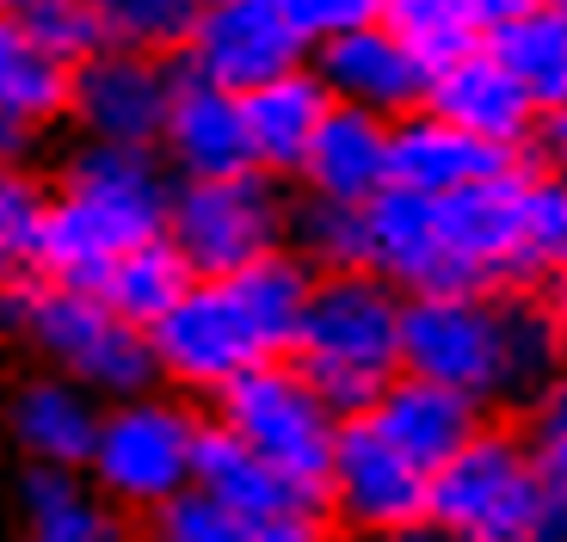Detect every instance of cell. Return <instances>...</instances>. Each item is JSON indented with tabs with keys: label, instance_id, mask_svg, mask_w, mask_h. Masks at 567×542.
Here are the masks:
<instances>
[{
	"label": "cell",
	"instance_id": "6da1fadb",
	"mask_svg": "<svg viewBox=\"0 0 567 542\" xmlns=\"http://www.w3.org/2000/svg\"><path fill=\"white\" fill-rule=\"evenodd\" d=\"M364 271L420 290H549L567 271V179L512 160L451 198L383 186L364 204Z\"/></svg>",
	"mask_w": 567,
	"mask_h": 542
},
{
	"label": "cell",
	"instance_id": "7a4b0ae2",
	"mask_svg": "<svg viewBox=\"0 0 567 542\" xmlns=\"http://www.w3.org/2000/svg\"><path fill=\"white\" fill-rule=\"evenodd\" d=\"M401 376H425L475 407H530L567 376V327L537 290H420L401 302Z\"/></svg>",
	"mask_w": 567,
	"mask_h": 542
},
{
	"label": "cell",
	"instance_id": "3957f363",
	"mask_svg": "<svg viewBox=\"0 0 567 542\" xmlns=\"http://www.w3.org/2000/svg\"><path fill=\"white\" fill-rule=\"evenodd\" d=\"M173 173L155 148L74 143L50 179V222H43L38 278L74 290H100L117 253L167 234Z\"/></svg>",
	"mask_w": 567,
	"mask_h": 542
},
{
	"label": "cell",
	"instance_id": "277c9868",
	"mask_svg": "<svg viewBox=\"0 0 567 542\" xmlns=\"http://www.w3.org/2000/svg\"><path fill=\"white\" fill-rule=\"evenodd\" d=\"M401 290L377 271H321L290 364L340 419L370 414L401 376Z\"/></svg>",
	"mask_w": 567,
	"mask_h": 542
},
{
	"label": "cell",
	"instance_id": "5b68a950",
	"mask_svg": "<svg viewBox=\"0 0 567 542\" xmlns=\"http://www.w3.org/2000/svg\"><path fill=\"white\" fill-rule=\"evenodd\" d=\"M19 340L43 357V371L74 376L100 400H130L161 388L148 327H130L100 290L31 278L19 284Z\"/></svg>",
	"mask_w": 567,
	"mask_h": 542
},
{
	"label": "cell",
	"instance_id": "8992f818",
	"mask_svg": "<svg viewBox=\"0 0 567 542\" xmlns=\"http://www.w3.org/2000/svg\"><path fill=\"white\" fill-rule=\"evenodd\" d=\"M432 524L463 542H537L549 487L530 457L525 419H482V431L432 469Z\"/></svg>",
	"mask_w": 567,
	"mask_h": 542
},
{
	"label": "cell",
	"instance_id": "52a82bcc",
	"mask_svg": "<svg viewBox=\"0 0 567 542\" xmlns=\"http://www.w3.org/2000/svg\"><path fill=\"white\" fill-rule=\"evenodd\" d=\"M204 414L173 388H148L130 400H105L100 438L86 457V481L100 487L117 512L155 518L167 500H179L198 469Z\"/></svg>",
	"mask_w": 567,
	"mask_h": 542
},
{
	"label": "cell",
	"instance_id": "ba28073f",
	"mask_svg": "<svg viewBox=\"0 0 567 542\" xmlns=\"http://www.w3.org/2000/svg\"><path fill=\"white\" fill-rule=\"evenodd\" d=\"M290 198L297 191L259 167L228 179H173L167 241L198 278H235L241 265L290 247Z\"/></svg>",
	"mask_w": 567,
	"mask_h": 542
},
{
	"label": "cell",
	"instance_id": "9c48e42d",
	"mask_svg": "<svg viewBox=\"0 0 567 542\" xmlns=\"http://www.w3.org/2000/svg\"><path fill=\"white\" fill-rule=\"evenodd\" d=\"M210 419L235 431L247 450H259L271 469L327 493V469H333V444H340L346 419L315 395V383L290 357H266V364L241 371L210 400Z\"/></svg>",
	"mask_w": 567,
	"mask_h": 542
},
{
	"label": "cell",
	"instance_id": "30bf717a",
	"mask_svg": "<svg viewBox=\"0 0 567 542\" xmlns=\"http://www.w3.org/2000/svg\"><path fill=\"white\" fill-rule=\"evenodd\" d=\"M148 345H155L161 388H173L185 400H216L241 371L271 357L259 327L247 321V309L228 290V278H198L148 327Z\"/></svg>",
	"mask_w": 567,
	"mask_h": 542
},
{
	"label": "cell",
	"instance_id": "8fae6325",
	"mask_svg": "<svg viewBox=\"0 0 567 542\" xmlns=\"http://www.w3.org/2000/svg\"><path fill=\"white\" fill-rule=\"evenodd\" d=\"M192 487L210 493L223 512H235L254 542H321L327 536V493L297 475L271 469L259 450H247L228 426H216L204 414V431H198V469H192Z\"/></svg>",
	"mask_w": 567,
	"mask_h": 542
},
{
	"label": "cell",
	"instance_id": "7c38bea8",
	"mask_svg": "<svg viewBox=\"0 0 567 542\" xmlns=\"http://www.w3.org/2000/svg\"><path fill=\"white\" fill-rule=\"evenodd\" d=\"M327 518L358 542L425 524L432 518V469H420L401 444H389L370 414L346 419L340 444H333V469H327Z\"/></svg>",
	"mask_w": 567,
	"mask_h": 542
},
{
	"label": "cell",
	"instance_id": "4fadbf2b",
	"mask_svg": "<svg viewBox=\"0 0 567 542\" xmlns=\"http://www.w3.org/2000/svg\"><path fill=\"white\" fill-rule=\"evenodd\" d=\"M309 56L315 50L290 25L284 0H210V7H198V25L179 50V69L228 86V93H254V86L302 69Z\"/></svg>",
	"mask_w": 567,
	"mask_h": 542
},
{
	"label": "cell",
	"instance_id": "5bb4252c",
	"mask_svg": "<svg viewBox=\"0 0 567 542\" xmlns=\"http://www.w3.org/2000/svg\"><path fill=\"white\" fill-rule=\"evenodd\" d=\"M179 56H148V50H112L86 56L74 69V105L69 124L81 143H117V148H155L167 124Z\"/></svg>",
	"mask_w": 567,
	"mask_h": 542
},
{
	"label": "cell",
	"instance_id": "9a60e30c",
	"mask_svg": "<svg viewBox=\"0 0 567 542\" xmlns=\"http://www.w3.org/2000/svg\"><path fill=\"white\" fill-rule=\"evenodd\" d=\"M309 69L327 81L333 105H358V112L389 117V124L420 112L425 93H432V69L389 25H364V31L333 38V43H315Z\"/></svg>",
	"mask_w": 567,
	"mask_h": 542
},
{
	"label": "cell",
	"instance_id": "2e32d148",
	"mask_svg": "<svg viewBox=\"0 0 567 542\" xmlns=\"http://www.w3.org/2000/svg\"><path fill=\"white\" fill-rule=\"evenodd\" d=\"M155 155L173 179H228V173H247L254 167V148H247L241 93H228V86L198 81V74L179 69Z\"/></svg>",
	"mask_w": 567,
	"mask_h": 542
},
{
	"label": "cell",
	"instance_id": "e0dca14e",
	"mask_svg": "<svg viewBox=\"0 0 567 542\" xmlns=\"http://www.w3.org/2000/svg\"><path fill=\"white\" fill-rule=\"evenodd\" d=\"M512 160H525V155H512V148L487 143V136H468L463 124L425 112V105L389 124V186L420 191V198L468 191L482 179H494V173H506Z\"/></svg>",
	"mask_w": 567,
	"mask_h": 542
},
{
	"label": "cell",
	"instance_id": "ac0fdd59",
	"mask_svg": "<svg viewBox=\"0 0 567 542\" xmlns=\"http://www.w3.org/2000/svg\"><path fill=\"white\" fill-rule=\"evenodd\" d=\"M100 419H105V400L56 371L25 376L7 395V438L38 469H86L93 438H100Z\"/></svg>",
	"mask_w": 567,
	"mask_h": 542
},
{
	"label": "cell",
	"instance_id": "d6986e66",
	"mask_svg": "<svg viewBox=\"0 0 567 542\" xmlns=\"http://www.w3.org/2000/svg\"><path fill=\"white\" fill-rule=\"evenodd\" d=\"M425 112L451 117L468 136H487V143L512 148V155H530V136H537V117H543L537 100L487 56V43L456 62H444V69H432Z\"/></svg>",
	"mask_w": 567,
	"mask_h": 542
},
{
	"label": "cell",
	"instance_id": "ffe728a7",
	"mask_svg": "<svg viewBox=\"0 0 567 542\" xmlns=\"http://www.w3.org/2000/svg\"><path fill=\"white\" fill-rule=\"evenodd\" d=\"M327 112H333V93L327 81L302 62V69L278 74V81L241 93V117H247V148H254V167L271 179H297L302 160H309L315 136H321Z\"/></svg>",
	"mask_w": 567,
	"mask_h": 542
},
{
	"label": "cell",
	"instance_id": "44dd1931",
	"mask_svg": "<svg viewBox=\"0 0 567 542\" xmlns=\"http://www.w3.org/2000/svg\"><path fill=\"white\" fill-rule=\"evenodd\" d=\"M383 186H389V117H370L358 105H333L302 173L290 179V191L333 198V204H370Z\"/></svg>",
	"mask_w": 567,
	"mask_h": 542
},
{
	"label": "cell",
	"instance_id": "7402d4cb",
	"mask_svg": "<svg viewBox=\"0 0 567 542\" xmlns=\"http://www.w3.org/2000/svg\"><path fill=\"white\" fill-rule=\"evenodd\" d=\"M370 419H377V431H383L389 444H401L420 469H439L444 457H456V450L482 431L487 407H475L468 395H456V388H444V383H425V376H395V383L383 388V400L370 407Z\"/></svg>",
	"mask_w": 567,
	"mask_h": 542
},
{
	"label": "cell",
	"instance_id": "603a6c76",
	"mask_svg": "<svg viewBox=\"0 0 567 542\" xmlns=\"http://www.w3.org/2000/svg\"><path fill=\"white\" fill-rule=\"evenodd\" d=\"M69 105H74V62L43 50L19 13H0V117L50 136L56 124H69Z\"/></svg>",
	"mask_w": 567,
	"mask_h": 542
},
{
	"label": "cell",
	"instance_id": "cb8c5ba5",
	"mask_svg": "<svg viewBox=\"0 0 567 542\" xmlns=\"http://www.w3.org/2000/svg\"><path fill=\"white\" fill-rule=\"evenodd\" d=\"M31 542H124V512L81 469H38L19 481Z\"/></svg>",
	"mask_w": 567,
	"mask_h": 542
},
{
	"label": "cell",
	"instance_id": "d4e9b609",
	"mask_svg": "<svg viewBox=\"0 0 567 542\" xmlns=\"http://www.w3.org/2000/svg\"><path fill=\"white\" fill-rule=\"evenodd\" d=\"M487 56L537 100V112L567 105V19H561V7H512L487 31Z\"/></svg>",
	"mask_w": 567,
	"mask_h": 542
},
{
	"label": "cell",
	"instance_id": "484cf974",
	"mask_svg": "<svg viewBox=\"0 0 567 542\" xmlns=\"http://www.w3.org/2000/svg\"><path fill=\"white\" fill-rule=\"evenodd\" d=\"M315 284H321V271H315L297 247H278V253L254 259V265H241L228 278V290H235V302L247 309V321L259 327V340H266L271 357H290Z\"/></svg>",
	"mask_w": 567,
	"mask_h": 542
},
{
	"label": "cell",
	"instance_id": "4316f807",
	"mask_svg": "<svg viewBox=\"0 0 567 542\" xmlns=\"http://www.w3.org/2000/svg\"><path fill=\"white\" fill-rule=\"evenodd\" d=\"M518 0H389L383 25L408 43L425 69H444V62L482 50L487 31L512 13Z\"/></svg>",
	"mask_w": 567,
	"mask_h": 542
},
{
	"label": "cell",
	"instance_id": "83f0119b",
	"mask_svg": "<svg viewBox=\"0 0 567 542\" xmlns=\"http://www.w3.org/2000/svg\"><path fill=\"white\" fill-rule=\"evenodd\" d=\"M192 284H198V271L185 265V253L167 234H155V241H142L112 259V271L100 278V296L124 314L130 327H155Z\"/></svg>",
	"mask_w": 567,
	"mask_h": 542
},
{
	"label": "cell",
	"instance_id": "f1b7e54d",
	"mask_svg": "<svg viewBox=\"0 0 567 542\" xmlns=\"http://www.w3.org/2000/svg\"><path fill=\"white\" fill-rule=\"evenodd\" d=\"M50 222V179L31 167H0V284H31Z\"/></svg>",
	"mask_w": 567,
	"mask_h": 542
},
{
	"label": "cell",
	"instance_id": "f546056e",
	"mask_svg": "<svg viewBox=\"0 0 567 542\" xmlns=\"http://www.w3.org/2000/svg\"><path fill=\"white\" fill-rule=\"evenodd\" d=\"M290 247L315 271H364V204L333 198H290Z\"/></svg>",
	"mask_w": 567,
	"mask_h": 542
},
{
	"label": "cell",
	"instance_id": "4dcf8cb0",
	"mask_svg": "<svg viewBox=\"0 0 567 542\" xmlns=\"http://www.w3.org/2000/svg\"><path fill=\"white\" fill-rule=\"evenodd\" d=\"M86 13L100 19L112 50L179 56L192 25H198V0H86Z\"/></svg>",
	"mask_w": 567,
	"mask_h": 542
},
{
	"label": "cell",
	"instance_id": "1f68e13d",
	"mask_svg": "<svg viewBox=\"0 0 567 542\" xmlns=\"http://www.w3.org/2000/svg\"><path fill=\"white\" fill-rule=\"evenodd\" d=\"M13 13L31 25V38H38L43 50H56V56L74 62V69L105 50V31H100V19L86 13V0H25V7H13Z\"/></svg>",
	"mask_w": 567,
	"mask_h": 542
},
{
	"label": "cell",
	"instance_id": "d6a6232c",
	"mask_svg": "<svg viewBox=\"0 0 567 542\" xmlns=\"http://www.w3.org/2000/svg\"><path fill=\"white\" fill-rule=\"evenodd\" d=\"M525 438H530V457H537V475L549 487V500L567 505V376H555L525 407Z\"/></svg>",
	"mask_w": 567,
	"mask_h": 542
},
{
	"label": "cell",
	"instance_id": "836d02e7",
	"mask_svg": "<svg viewBox=\"0 0 567 542\" xmlns=\"http://www.w3.org/2000/svg\"><path fill=\"white\" fill-rule=\"evenodd\" d=\"M148 542H254V530H247L235 512H223L210 493L185 487L179 500H167L155 518H148Z\"/></svg>",
	"mask_w": 567,
	"mask_h": 542
},
{
	"label": "cell",
	"instance_id": "e575fe53",
	"mask_svg": "<svg viewBox=\"0 0 567 542\" xmlns=\"http://www.w3.org/2000/svg\"><path fill=\"white\" fill-rule=\"evenodd\" d=\"M290 25L302 31V43H333L346 31H364V25H383L389 0H284Z\"/></svg>",
	"mask_w": 567,
	"mask_h": 542
},
{
	"label": "cell",
	"instance_id": "d590c367",
	"mask_svg": "<svg viewBox=\"0 0 567 542\" xmlns=\"http://www.w3.org/2000/svg\"><path fill=\"white\" fill-rule=\"evenodd\" d=\"M530 167L555 173V179H567V105H549V112L537 117V136H530Z\"/></svg>",
	"mask_w": 567,
	"mask_h": 542
},
{
	"label": "cell",
	"instance_id": "8d00e7d4",
	"mask_svg": "<svg viewBox=\"0 0 567 542\" xmlns=\"http://www.w3.org/2000/svg\"><path fill=\"white\" fill-rule=\"evenodd\" d=\"M38 129L13 124V117H0V167H31V155H38Z\"/></svg>",
	"mask_w": 567,
	"mask_h": 542
},
{
	"label": "cell",
	"instance_id": "74e56055",
	"mask_svg": "<svg viewBox=\"0 0 567 542\" xmlns=\"http://www.w3.org/2000/svg\"><path fill=\"white\" fill-rule=\"evenodd\" d=\"M377 542H463V536H451V530H444V524H432V518H425V524L389 530V536H377Z\"/></svg>",
	"mask_w": 567,
	"mask_h": 542
},
{
	"label": "cell",
	"instance_id": "f35d334b",
	"mask_svg": "<svg viewBox=\"0 0 567 542\" xmlns=\"http://www.w3.org/2000/svg\"><path fill=\"white\" fill-rule=\"evenodd\" d=\"M0 333H19V284H0Z\"/></svg>",
	"mask_w": 567,
	"mask_h": 542
},
{
	"label": "cell",
	"instance_id": "ab89813d",
	"mask_svg": "<svg viewBox=\"0 0 567 542\" xmlns=\"http://www.w3.org/2000/svg\"><path fill=\"white\" fill-rule=\"evenodd\" d=\"M543 296H549V302H555V314H561V327H567V271H561V278H555V284H549V290H543Z\"/></svg>",
	"mask_w": 567,
	"mask_h": 542
},
{
	"label": "cell",
	"instance_id": "60d3db41",
	"mask_svg": "<svg viewBox=\"0 0 567 542\" xmlns=\"http://www.w3.org/2000/svg\"><path fill=\"white\" fill-rule=\"evenodd\" d=\"M518 7H567V0H518Z\"/></svg>",
	"mask_w": 567,
	"mask_h": 542
},
{
	"label": "cell",
	"instance_id": "b9f144b4",
	"mask_svg": "<svg viewBox=\"0 0 567 542\" xmlns=\"http://www.w3.org/2000/svg\"><path fill=\"white\" fill-rule=\"evenodd\" d=\"M13 7H25V0H0V13H13Z\"/></svg>",
	"mask_w": 567,
	"mask_h": 542
},
{
	"label": "cell",
	"instance_id": "7bdbcfd3",
	"mask_svg": "<svg viewBox=\"0 0 567 542\" xmlns=\"http://www.w3.org/2000/svg\"><path fill=\"white\" fill-rule=\"evenodd\" d=\"M198 7H210V0H198Z\"/></svg>",
	"mask_w": 567,
	"mask_h": 542
},
{
	"label": "cell",
	"instance_id": "ee69618b",
	"mask_svg": "<svg viewBox=\"0 0 567 542\" xmlns=\"http://www.w3.org/2000/svg\"><path fill=\"white\" fill-rule=\"evenodd\" d=\"M561 19H567V7H561Z\"/></svg>",
	"mask_w": 567,
	"mask_h": 542
},
{
	"label": "cell",
	"instance_id": "f6af8a7d",
	"mask_svg": "<svg viewBox=\"0 0 567 542\" xmlns=\"http://www.w3.org/2000/svg\"><path fill=\"white\" fill-rule=\"evenodd\" d=\"M537 542H549V536H537Z\"/></svg>",
	"mask_w": 567,
	"mask_h": 542
},
{
	"label": "cell",
	"instance_id": "bcb514c9",
	"mask_svg": "<svg viewBox=\"0 0 567 542\" xmlns=\"http://www.w3.org/2000/svg\"><path fill=\"white\" fill-rule=\"evenodd\" d=\"M321 542H327V536H321Z\"/></svg>",
	"mask_w": 567,
	"mask_h": 542
}]
</instances>
